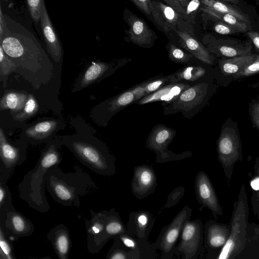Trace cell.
Returning a JSON list of instances; mask_svg holds the SVG:
<instances>
[{
  "instance_id": "cell-7",
  "label": "cell",
  "mask_w": 259,
  "mask_h": 259,
  "mask_svg": "<svg viewBox=\"0 0 259 259\" xmlns=\"http://www.w3.org/2000/svg\"><path fill=\"white\" fill-rule=\"evenodd\" d=\"M208 84L201 82L190 86L174 101L164 104V114L182 112L189 117L194 114L196 109L203 103L207 93Z\"/></svg>"
},
{
  "instance_id": "cell-46",
  "label": "cell",
  "mask_w": 259,
  "mask_h": 259,
  "mask_svg": "<svg viewBox=\"0 0 259 259\" xmlns=\"http://www.w3.org/2000/svg\"><path fill=\"white\" fill-rule=\"evenodd\" d=\"M169 6L172 7L177 12L183 15L186 14V11L178 0H164Z\"/></svg>"
},
{
  "instance_id": "cell-32",
  "label": "cell",
  "mask_w": 259,
  "mask_h": 259,
  "mask_svg": "<svg viewBox=\"0 0 259 259\" xmlns=\"http://www.w3.org/2000/svg\"><path fill=\"white\" fill-rule=\"evenodd\" d=\"M109 64L104 62H93L87 70L81 81V87H84L96 81L109 68Z\"/></svg>"
},
{
  "instance_id": "cell-18",
  "label": "cell",
  "mask_w": 259,
  "mask_h": 259,
  "mask_svg": "<svg viewBox=\"0 0 259 259\" xmlns=\"http://www.w3.org/2000/svg\"><path fill=\"white\" fill-rule=\"evenodd\" d=\"M230 227L213 221L207 222L205 227V246L208 250H221L230 235Z\"/></svg>"
},
{
  "instance_id": "cell-17",
  "label": "cell",
  "mask_w": 259,
  "mask_h": 259,
  "mask_svg": "<svg viewBox=\"0 0 259 259\" xmlns=\"http://www.w3.org/2000/svg\"><path fill=\"white\" fill-rule=\"evenodd\" d=\"M56 254L59 259H68L71 246L69 230L63 224H60L51 229L47 234Z\"/></svg>"
},
{
  "instance_id": "cell-1",
  "label": "cell",
  "mask_w": 259,
  "mask_h": 259,
  "mask_svg": "<svg viewBox=\"0 0 259 259\" xmlns=\"http://www.w3.org/2000/svg\"><path fill=\"white\" fill-rule=\"evenodd\" d=\"M0 44L5 54L24 72L35 89L48 83L53 66L35 37L22 25L3 14L0 8Z\"/></svg>"
},
{
  "instance_id": "cell-30",
  "label": "cell",
  "mask_w": 259,
  "mask_h": 259,
  "mask_svg": "<svg viewBox=\"0 0 259 259\" xmlns=\"http://www.w3.org/2000/svg\"><path fill=\"white\" fill-rule=\"evenodd\" d=\"M201 10L211 17L234 27L240 32H244L247 30L246 22L240 20L232 15L217 12L205 7L201 8Z\"/></svg>"
},
{
  "instance_id": "cell-49",
  "label": "cell",
  "mask_w": 259,
  "mask_h": 259,
  "mask_svg": "<svg viewBox=\"0 0 259 259\" xmlns=\"http://www.w3.org/2000/svg\"><path fill=\"white\" fill-rule=\"evenodd\" d=\"M252 119L259 130V103L254 104L251 112Z\"/></svg>"
},
{
  "instance_id": "cell-15",
  "label": "cell",
  "mask_w": 259,
  "mask_h": 259,
  "mask_svg": "<svg viewBox=\"0 0 259 259\" xmlns=\"http://www.w3.org/2000/svg\"><path fill=\"white\" fill-rule=\"evenodd\" d=\"M156 186V177L152 168L147 165L135 167L132 190L137 198L146 197L154 191Z\"/></svg>"
},
{
  "instance_id": "cell-4",
  "label": "cell",
  "mask_w": 259,
  "mask_h": 259,
  "mask_svg": "<svg viewBox=\"0 0 259 259\" xmlns=\"http://www.w3.org/2000/svg\"><path fill=\"white\" fill-rule=\"evenodd\" d=\"M248 214L247 196L243 184L234 203L229 237L216 258L237 259L245 243Z\"/></svg>"
},
{
  "instance_id": "cell-11",
  "label": "cell",
  "mask_w": 259,
  "mask_h": 259,
  "mask_svg": "<svg viewBox=\"0 0 259 259\" xmlns=\"http://www.w3.org/2000/svg\"><path fill=\"white\" fill-rule=\"evenodd\" d=\"M0 226L7 237L11 240L29 236L34 231V225L30 220L16 209L0 217Z\"/></svg>"
},
{
  "instance_id": "cell-20",
  "label": "cell",
  "mask_w": 259,
  "mask_h": 259,
  "mask_svg": "<svg viewBox=\"0 0 259 259\" xmlns=\"http://www.w3.org/2000/svg\"><path fill=\"white\" fill-rule=\"evenodd\" d=\"M150 10L155 22L165 32L173 29L178 22L177 12L161 2H151Z\"/></svg>"
},
{
  "instance_id": "cell-45",
  "label": "cell",
  "mask_w": 259,
  "mask_h": 259,
  "mask_svg": "<svg viewBox=\"0 0 259 259\" xmlns=\"http://www.w3.org/2000/svg\"><path fill=\"white\" fill-rule=\"evenodd\" d=\"M133 2L140 9L142 10L146 14L150 15V0H130Z\"/></svg>"
},
{
  "instance_id": "cell-25",
  "label": "cell",
  "mask_w": 259,
  "mask_h": 259,
  "mask_svg": "<svg viewBox=\"0 0 259 259\" xmlns=\"http://www.w3.org/2000/svg\"><path fill=\"white\" fill-rule=\"evenodd\" d=\"M256 54H249L220 60L219 68L225 75H234L252 62Z\"/></svg>"
},
{
  "instance_id": "cell-12",
  "label": "cell",
  "mask_w": 259,
  "mask_h": 259,
  "mask_svg": "<svg viewBox=\"0 0 259 259\" xmlns=\"http://www.w3.org/2000/svg\"><path fill=\"white\" fill-rule=\"evenodd\" d=\"M0 175L8 180L15 168L25 160L21 149L8 142L2 127L0 128Z\"/></svg>"
},
{
  "instance_id": "cell-40",
  "label": "cell",
  "mask_w": 259,
  "mask_h": 259,
  "mask_svg": "<svg viewBox=\"0 0 259 259\" xmlns=\"http://www.w3.org/2000/svg\"><path fill=\"white\" fill-rule=\"evenodd\" d=\"M257 73H259V55L256 54L254 60L234 74V77L238 78L247 77Z\"/></svg>"
},
{
  "instance_id": "cell-28",
  "label": "cell",
  "mask_w": 259,
  "mask_h": 259,
  "mask_svg": "<svg viewBox=\"0 0 259 259\" xmlns=\"http://www.w3.org/2000/svg\"><path fill=\"white\" fill-rule=\"evenodd\" d=\"M57 124L55 120L42 121L26 129L25 134L27 137L34 140H43L52 134Z\"/></svg>"
},
{
  "instance_id": "cell-38",
  "label": "cell",
  "mask_w": 259,
  "mask_h": 259,
  "mask_svg": "<svg viewBox=\"0 0 259 259\" xmlns=\"http://www.w3.org/2000/svg\"><path fill=\"white\" fill-rule=\"evenodd\" d=\"M0 258L1 259H15L13 251V247L9 239L0 226Z\"/></svg>"
},
{
  "instance_id": "cell-54",
  "label": "cell",
  "mask_w": 259,
  "mask_h": 259,
  "mask_svg": "<svg viewBox=\"0 0 259 259\" xmlns=\"http://www.w3.org/2000/svg\"><path fill=\"white\" fill-rule=\"evenodd\" d=\"M258 33H259V32H258Z\"/></svg>"
},
{
  "instance_id": "cell-9",
  "label": "cell",
  "mask_w": 259,
  "mask_h": 259,
  "mask_svg": "<svg viewBox=\"0 0 259 259\" xmlns=\"http://www.w3.org/2000/svg\"><path fill=\"white\" fill-rule=\"evenodd\" d=\"M108 211L106 210L95 212L90 210V220L84 218L87 235V249L91 253H98L109 240L105 224Z\"/></svg>"
},
{
  "instance_id": "cell-2",
  "label": "cell",
  "mask_w": 259,
  "mask_h": 259,
  "mask_svg": "<svg viewBox=\"0 0 259 259\" xmlns=\"http://www.w3.org/2000/svg\"><path fill=\"white\" fill-rule=\"evenodd\" d=\"M59 165L52 166L45 176L46 187L53 199L64 206L79 207L80 197L92 194L96 185L91 176L78 166L74 172H64Z\"/></svg>"
},
{
  "instance_id": "cell-3",
  "label": "cell",
  "mask_w": 259,
  "mask_h": 259,
  "mask_svg": "<svg viewBox=\"0 0 259 259\" xmlns=\"http://www.w3.org/2000/svg\"><path fill=\"white\" fill-rule=\"evenodd\" d=\"M61 160L57 147L50 145L42 151L35 166L25 175L18 186L20 198L36 211L45 213L50 209L45 194V176L50 168L59 165Z\"/></svg>"
},
{
  "instance_id": "cell-21",
  "label": "cell",
  "mask_w": 259,
  "mask_h": 259,
  "mask_svg": "<svg viewBox=\"0 0 259 259\" xmlns=\"http://www.w3.org/2000/svg\"><path fill=\"white\" fill-rule=\"evenodd\" d=\"M175 31L179 37V42L182 48L203 63L213 64V59L208 51L199 41L185 31Z\"/></svg>"
},
{
  "instance_id": "cell-10",
  "label": "cell",
  "mask_w": 259,
  "mask_h": 259,
  "mask_svg": "<svg viewBox=\"0 0 259 259\" xmlns=\"http://www.w3.org/2000/svg\"><path fill=\"white\" fill-rule=\"evenodd\" d=\"M176 132L162 124L155 126L150 134L146 143V147L157 153L158 162H165L170 160L177 159V156L167 148L174 139Z\"/></svg>"
},
{
  "instance_id": "cell-24",
  "label": "cell",
  "mask_w": 259,
  "mask_h": 259,
  "mask_svg": "<svg viewBox=\"0 0 259 259\" xmlns=\"http://www.w3.org/2000/svg\"><path fill=\"white\" fill-rule=\"evenodd\" d=\"M211 48V51L217 54L232 58L251 54L252 46L250 44L243 45L233 40H225Z\"/></svg>"
},
{
  "instance_id": "cell-43",
  "label": "cell",
  "mask_w": 259,
  "mask_h": 259,
  "mask_svg": "<svg viewBox=\"0 0 259 259\" xmlns=\"http://www.w3.org/2000/svg\"><path fill=\"white\" fill-rule=\"evenodd\" d=\"M214 30L217 33L221 34H232L240 32L234 27L221 21L215 24Z\"/></svg>"
},
{
  "instance_id": "cell-47",
  "label": "cell",
  "mask_w": 259,
  "mask_h": 259,
  "mask_svg": "<svg viewBox=\"0 0 259 259\" xmlns=\"http://www.w3.org/2000/svg\"><path fill=\"white\" fill-rule=\"evenodd\" d=\"M247 35L253 43L256 51L259 52V33L253 31L247 32Z\"/></svg>"
},
{
  "instance_id": "cell-36",
  "label": "cell",
  "mask_w": 259,
  "mask_h": 259,
  "mask_svg": "<svg viewBox=\"0 0 259 259\" xmlns=\"http://www.w3.org/2000/svg\"><path fill=\"white\" fill-rule=\"evenodd\" d=\"M38 109L37 102L33 94H29L22 111L13 116V118L19 121H22L33 115Z\"/></svg>"
},
{
  "instance_id": "cell-50",
  "label": "cell",
  "mask_w": 259,
  "mask_h": 259,
  "mask_svg": "<svg viewBox=\"0 0 259 259\" xmlns=\"http://www.w3.org/2000/svg\"><path fill=\"white\" fill-rule=\"evenodd\" d=\"M200 5L199 0H192L187 5L186 13L189 14L193 11L196 10Z\"/></svg>"
},
{
  "instance_id": "cell-6",
  "label": "cell",
  "mask_w": 259,
  "mask_h": 259,
  "mask_svg": "<svg viewBox=\"0 0 259 259\" xmlns=\"http://www.w3.org/2000/svg\"><path fill=\"white\" fill-rule=\"evenodd\" d=\"M217 151L219 160L230 182L234 164L238 161H242L241 143L234 128L227 127L222 131L218 139Z\"/></svg>"
},
{
  "instance_id": "cell-42",
  "label": "cell",
  "mask_w": 259,
  "mask_h": 259,
  "mask_svg": "<svg viewBox=\"0 0 259 259\" xmlns=\"http://www.w3.org/2000/svg\"><path fill=\"white\" fill-rule=\"evenodd\" d=\"M149 217L146 212H142L136 215V223L138 232L141 235L144 234V231H145L148 226Z\"/></svg>"
},
{
  "instance_id": "cell-31",
  "label": "cell",
  "mask_w": 259,
  "mask_h": 259,
  "mask_svg": "<svg viewBox=\"0 0 259 259\" xmlns=\"http://www.w3.org/2000/svg\"><path fill=\"white\" fill-rule=\"evenodd\" d=\"M7 178L0 175V217L15 209L12 203V194L7 185Z\"/></svg>"
},
{
  "instance_id": "cell-48",
  "label": "cell",
  "mask_w": 259,
  "mask_h": 259,
  "mask_svg": "<svg viewBox=\"0 0 259 259\" xmlns=\"http://www.w3.org/2000/svg\"><path fill=\"white\" fill-rule=\"evenodd\" d=\"M118 237H119V239L126 246L133 249H136V243L134 240L124 236L123 234L118 236Z\"/></svg>"
},
{
  "instance_id": "cell-39",
  "label": "cell",
  "mask_w": 259,
  "mask_h": 259,
  "mask_svg": "<svg viewBox=\"0 0 259 259\" xmlns=\"http://www.w3.org/2000/svg\"><path fill=\"white\" fill-rule=\"evenodd\" d=\"M168 52L169 59L178 63H187L193 57L191 54L186 53L174 45L169 46Z\"/></svg>"
},
{
  "instance_id": "cell-44",
  "label": "cell",
  "mask_w": 259,
  "mask_h": 259,
  "mask_svg": "<svg viewBox=\"0 0 259 259\" xmlns=\"http://www.w3.org/2000/svg\"><path fill=\"white\" fill-rule=\"evenodd\" d=\"M128 258L125 252L113 246L109 251L106 258L108 259H125Z\"/></svg>"
},
{
  "instance_id": "cell-51",
  "label": "cell",
  "mask_w": 259,
  "mask_h": 259,
  "mask_svg": "<svg viewBox=\"0 0 259 259\" xmlns=\"http://www.w3.org/2000/svg\"><path fill=\"white\" fill-rule=\"evenodd\" d=\"M180 4H181V5L182 6V7L184 8V7H186V6H187L188 4V2H189V0H178Z\"/></svg>"
},
{
  "instance_id": "cell-13",
  "label": "cell",
  "mask_w": 259,
  "mask_h": 259,
  "mask_svg": "<svg viewBox=\"0 0 259 259\" xmlns=\"http://www.w3.org/2000/svg\"><path fill=\"white\" fill-rule=\"evenodd\" d=\"M195 191L197 199L203 207H207L217 218L223 212L213 186L207 175L199 171L195 180Z\"/></svg>"
},
{
  "instance_id": "cell-19",
  "label": "cell",
  "mask_w": 259,
  "mask_h": 259,
  "mask_svg": "<svg viewBox=\"0 0 259 259\" xmlns=\"http://www.w3.org/2000/svg\"><path fill=\"white\" fill-rule=\"evenodd\" d=\"M189 87L190 84L182 81L171 83L145 96L136 103L144 105L157 101H162L164 104L168 103L176 99L182 92Z\"/></svg>"
},
{
  "instance_id": "cell-16",
  "label": "cell",
  "mask_w": 259,
  "mask_h": 259,
  "mask_svg": "<svg viewBox=\"0 0 259 259\" xmlns=\"http://www.w3.org/2000/svg\"><path fill=\"white\" fill-rule=\"evenodd\" d=\"M40 21L47 49L52 58L58 63L62 56V49L46 8L44 0L40 6Z\"/></svg>"
},
{
  "instance_id": "cell-22",
  "label": "cell",
  "mask_w": 259,
  "mask_h": 259,
  "mask_svg": "<svg viewBox=\"0 0 259 259\" xmlns=\"http://www.w3.org/2000/svg\"><path fill=\"white\" fill-rule=\"evenodd\" d=\"M128 33L133 42L139 46L151 43L152 32L143 20L132 15L128 18Z\"/></svg>"
},
{
  "instance_id": "cell-27",
  "label": "cell",
  "mask_w": 259,
  "mask_h": 259,
  "mask_svg": "<svg viewBox=\"0 0 259 259\" xmlns=\"http://www.w3.org/2000/svg\"><path fill=\"white\" fill-rule=\"evenodd\" d=\"M204 6L217 12L233 15L241 21L249 22L248 17L240 9L220 0H201Z\"/></svg>"
},
{
  "instance_id": "cell-5",
  "label": "cell",
  "mask_w": 259,
  "mask_h": 259,
  "mask_svg": "<svg viewBox=\"0 0 259 259\" xmlns=\"http://www.w3.org/2000/svg\"><path fill=\"white\" fill-rule=\"evenodd\" d=\"M71 149L79 161L96 174L112 176L116 172L114 160L107 152L92 143L74 141Z\"/></svg>"
},
{
  "instance_id": "cell-52",
  "label": "cell",
  "mask_w": 259,
  "mask_h": 259,
  "mask_svg": "<svg viewBox=\"0 0 259 259\" xmlns=\"http://www.w3.org/2000/svg\"><path fill=\"white\" fill-rule=\"evenodd\" d=\"M224 2H228L234 4H238L239 2V0H221Z\"/></svg>"
},
{
  "instance_id": "cell-34",
  "label": "cell",
  "mask_w": 259,
  "mask_h": 259,
  "mask_svg": "<svg viewBox=\"0 0 259 259\" xmlns=\"http://www.w3.org/2000/svg\"><path fill=\"white\" fill-rule=\"evenodd\" d=\"M254 169L255 175L250 181V186L252 189L251 202L254 214L259 221V157L255 160Z\"/></svg>"
},
{
  "instance_id": "cell-26",
  "label": "cell",
  "mask_w": 259,
  "mask_h": 259,
  "mask_svg": "<svg viewBox=\"0 0 259 259\" xmlns=\"http://www.w3.org/2000/svg\"><path fill=\"white\" fill-rule=\"evenodd\" d=\"M28 95L23 93L9 92L4 95L0 101L1 111L10 109L13 112L22 111Z\"/></svg>"
},
{
  "instance_id": "cell-35",
  "label": "cell",
  "mask_w": 259,
  "mask_h": 259,
  "mask_svg": "<svg viewBox=\"0 0 259 259\" xmlns=\"http://www.w3.org/2000/svg\"><path fill=\"white\" fill-rule=\"evenodd\" d=\"M205 70L200 66H187L175 73L181 81H193L202 77L205 73Z\"/></svg>"
},
{
  "instance_id": "cell-37",
  "label": "cell",
  "mask_w": 259,
  "mask_h": 259,
  "mask_svg": "<svg viewBox=\"0 0 259 259\" xmlns=\"http://www.w3.org/2000/svg\"><path fill=\"white\" fill-rule=\"evenodd\" d=\"M17 65L5 54L0 46V75L1 81H3L4 87L6 85L8 75L16 70Z\"/></svg>"
},
{
  "instance_id": "cell-8",
  "label": "cell",
  "mask_w": 259,
  "mask_h": 259,
  "mask_svg": "<svg viewBox=\"0 0 259 259\" xmlns=\"http://www.w3.org/2000/svg\"><path fill=\"white\" fill-rule=\"evenodd\" d=\"M203 226L200 220H187L181 232L178 250L185 258H196L200 255L202 248Z\"/></svg>"
},
{
  "instance_id": "cell-14",
  "label": "cell",
  "mask_w": 259,
  "mask_h": 259,
  "mask_svg": "<svg viewBox=\"0 0 259 259\" xmlns=\"http://www.w3.org/2000/svg\"><path fill=\"white\" fill-rule=\"evenodd\" d=\"M192 210L186 206L177 215L172 222L164 229L159 239V248L162 255H169L174 248L182 232L185 222L191 215Z\"/></svg>"
},
{
  "instance_id": "cell-33",
  "label": "cell",
  "mask_w": 259,
  "mask_h": 259,
  "mask_svg": "<svg viewBox=\"0 0 259 259\" xmlns=\"http://www.w3.org/2000/svg\"><path fill=\"white\" fill-rule=\"evenodd\" d=\"M181 81L175 74L151 79L143 83L144 90L146 95L152 93L162 87Z\"/></svg>"
},
{
  "instance_id": "cell-29",
  "label": "cell",
  "mask_w": 259,
  "mask_h": 259,
  "mask_svg": "<svg viewBox=\"0 0 259 259\" xmlns=\"http://www.w3.org/2000/svg\"><path fill=\"white\" fill-rule=\"evenodd\" d=\"M105 230L109 239H115L125 232L124 225L113 208L108 211Z\"/></svg>"
},
{
  "instance_id": "cell-41",
  "label": "cell",
  "mask_w": 259,
  "mask_h": 259,
  "mask_svg": "<svg viewBox=\"0 0 259 259\" xmlns=\"http://www.w3.org/2000/svg\"><path fill=\"white\" fill-rule=\"evenodd\" d=\"M42 0H27L30 14L33 20L37 23L40 20V6Z\"/></svg>"
},
{
  "instance_id": "cell-23",
  "label": "cell",
  "mask_w": 259,
  "mask_h": 259,
  "mask_svg": "<svg viewBox=\"0 0 259 259\" xmlns=\"http://www.w3.org/2000/svg\"><path fill=\"white\" fill-rule=\"evenodd\" d=\"M237 259H259V225L248 223L246 241Z\"/></svg>"
},
{
  "instance_id": "cell-53",
  "label": "cell",
  "mask_w": 259,
  "mask_h": 259,
  "mask_svg": "<svg viewBox=\"0 0 259 259\" xmlns=\"http://www.w3.org/2000/svg\"><path fill=\"white\" fill-rule=\"evenodd\" d=\"M3 1H7V0H3Z\"/></svg>"
}]
</instances>
